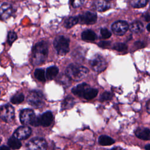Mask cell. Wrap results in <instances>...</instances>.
I'll return each mask as SVG.
<instances>
[{
    "instance_id": "6da1fadb",
    "label": "cell",
    "mask_w": 150,
    "mask_h": 150,
    "mask_svg": "<svg viewBox=\"0 0 150 150\" xmlns=\"http://www.w3.org/2000/svg\"><path fill=\"white\" fill-rule=\"evenodd\" d=\"M48 46L46 42L42 41L36 43L32 48V63L34 66L43 63L47 59Z\"/></svg>"
},
{
    "instance_id": "7a4b0ae2",
    "label": "cell",
    "mask_w": 150,
    "mask_h": 150,
    "mask_svg": "<svg viewBox=\"0 0 150 150\" xmlns=\"http://www.w3.org/2000/svg\"><path fill=\"white\" fill-rule=\"evenodd\" d=\"M88 73L86 67L78 64H70L66 69V75L75 81H79L84 78Z\"/></svg>"
},
{
    "instance_id": "3957f363",
    "label": "cell",
    "mask_w": 150,
    "mask_h": 150,
    "mask_svg": "<svg viewBox=\"0 0 150 150\" xmlns=\"http://www.w3.org/2000/svg\"><path fill=\"white\" fill-rule=\"evenodd\" d=\"M53 45L59 54L64 55L69 51V39L64 36H57L54 40Z\"/></svg>"
},
{
    "instance_id": "277c9868",
    "label": "cell",
    "mask_w": 150,
    "mask_h": 150,
    "mask_svg": "<svg viewBox=\"0 0 150 150\" xmlns=\"http://www.w3.org/2000/svg\"><path fill=\"white\" fill-rule=\"evenodd\" d=\"M28 103L35 108H39L44 103V97L42 93L38 90L31 91L28 96Z\"/></svg>"
},
{
    "instance_id": "5b68a950",
    "label": "cell",
    "mask_w": 150,
    "mask_h": 150,
    "mask_svg": "<svg viewBox=\"0 0 150 150\" xmlns=\"http://www.w3.org/2000/svg\"><path fill=\"white\" fill-rule=\"evenodd\" d=\"M90 65L94 71L96 72H101L106 69L107 63L103 56L99 54H96L90 60Z\"/></svg>"
},
{
    "instance_id": "8992f818",
    "label": "cell",
    "mask_w": 150,
    "mask_h": 150,
    "mask_svg": "<svg viewBox=\"0 0 150 150\" xmlns=\"http://www.w3.org/2000/svg\"><path fill=\"white\" fill-rule=\"evenodd\" d=\"M53 120V116L50 111H46L41 115H39L35 118L32 125L37 127L42 125L43 127L49 126Z\"/></svg>"
},
{
    "instance_id": "52a82bcc",
    "label": "cell",
    "mask_w": 150,
    "mask_h": 150,
    "mask_svg": "<svg viewBox=\"0 0 150 150\" xmlns=\"http://www.w3.org/2000/svg\"><path fill=\"white\" fill-rule=\"evenodd\" d=\"M14 117V109L12 105L7 104L0 108V118L3 121L9 122L13 120Z\"/></svg>"
},
{
    "instance_id": "ba28073f",
    "label": "cell",
    "mask_w": 150,
    "mask_h": 150,
    "mask_svg": "<svg viewBox=\"0 0 150 150\" xmlns=\"http://www.w3.org/2000/svg\"><path fill=\"white\" fill-rule=\"evenodd\" d=\"M47 143L42 138L32 139L27 144V150H46Z\"/></svg>"
},
{
    "instance_id": "9c48e42d",
    "label": "cell",
    "mask_w": 150,
    "mask_h": 150,
    "mask_svg": "<svg viewBox=\"0 0 150 150\" xmlns=\"http://www.w3.org/2000/svg\"><path fill=\"white\" fill-rule=\"evenodd\" d=\"M36 118L35 112L30 109H25L21 111L20 120L24 125H32Z\"/></svg>"
},
{
    "instance_id": "30bf717a",
    "label": "cell",
    "mask_w": 150,
    "mask_h": 150,
    "mask_svg": "<svg viewBox=\"0 0 150 150\" xmlns=\"http://www.w3.org/2000/svg\"><path fill=\"white\" fill-rule=\"evenodd\" d=\"M79 22L82 24L91 25L96 23L97 15L91 12H86L81 14L79 17Z\"/></svg>"
},
{
    "instance_id": "8fae6325",
    "label": "cell",
    "mask_w": 150,
    "mask_h": 150,
    "mask_svg": "<svg viewBox=\"0 0 150 150\" xmlns=\"http://www.w3.org/2000/svg\"><path fill=\"white\" fill-rule=\"evenodd\" d=\"M128 25L127 22L122 21H117L112 24L111 29L114 34L118 36L123 35L128 30Z\"/></svg>"
},
{
    "instance_id": "7c38bea8",
    "label": "cell",
    "mask_w": 150,
    "mask_h": 150,
    "mask_svg": "<svg viewBox=\"0 0 150 150\" xmlns=\"http://www.w3.org/2000/svg\"><path fill=\"white\" fill-rule=\"evenodd\" d=\"M13 6L9 3H4L0 6V19L5 21L8 19L13 12Z\"/></svg>"
},
{
    "instance_id": "4fadbf2b",
    "label": "cell",
    "mask_w": 150,
    "mask_h": 150,
    "mask_svg": "<svg viewBox=\"0 0 150 150\" xmlns=\"http://www.w3.org/2000/svg\"><path fill=\"white\" fill-rule=\"evenodd\" d=\"M31 129L29 127L23 126L18 128L14 132L13 137L19 140L27 139L31 134Z\"/></svg>"
},
{
    "instance_id": "5bb4252c",
    "label": "cell",
    "mask_w": 150,
    "mask_h": 150,
    "mask_svg": "<svg viewBox=\"0 0 150 150\" xmlns=\"http://www.w3.org/2000/svg\"><path fill=\"white\" fill-rule=\"evenodd\" d=\"M90 88V86L86 83L80 84L76 86H75L71 90L72 93L79 97H83L86 93V91Z\"/></svg>"
},
{
    "instance_id": "9a60e30c",
    "label": "cell",
    "mask_w": 150,
    "mask_h": 150,
    "mask_svg": "<svg viewBox=\"0 0 150 150\" xmlns=\"http://www.w3.org/2000/svg\"><path fill=\"white\" fill-rule=\"evenodd\" d=\"M135 134L136 136L142 140H149L150 139V129L144 127H141L138 128Z\"/></svg>"
},
{
    "instance_id": "2e32d148",
    "label": "cell",
    "mask_w": 150,
    "mask_h": 150,
    "mask_svg": "<svg viewBox=\"0 0 150 150\" xmlns=\"http://www.w3.org/2000/svg\"><path fill=\"white\" fill-rule=\"evenodd\" d=\"M98 141L99 144L102 146L110 145L113 144L115 142V141L112 138L105 135H100L98 138Z\"/></svg>"
},
{
    "instance_id": "e0dca14e",
    "label": "cell",
    "mask_w": 150,
    "mask_h": 150,
    "mask_svg": "<svg viewBox=\"0 0 150 150\" xmlns=\"http://www.w3.org/2000/svg\"><path fill=\"white\" fill-rule=\"evenodd\" d=\"M110 8V4L105 0H98L96 3V8L100 12L107 11Z\"/></svg>"
},
{
    "instance_id": "ac0fdd59",
    "label": "cell",
    "mask_w": 150,
    "mask_h": 150,
    "mask_svg": "<svg viewBox=\"0 0 150 150\" xmlns=\"http://www.w3.org/2000/svg\"><path fill=\"white\" fill-rule=\"evenodd\" d=\"M58 73L59 69L56 66H50L46 70V78L48 80H52L57 75Z\"/></svg>"
},
{
    "instance_id": "d6986e66",
    "label": "cell",
    "mask_w": 150,
    "mask_h": 150,
    "mask_svg": "<svg viewBox=\"0 0 150 150\" xmlns=\"http://www.w3.org/2000/svg\"><path fill=\"white\" fill-rule=\"evenodd\" d=\"M129 29L132 32H134L135 33H138L141 32L143 30L144 26L141 22L136 21V22L132 23L129 25Z\"/></svg>"
},
{
    "instance_id": "ffe728a7",
    "label": "cell",
    "mask_w": 150,
    "mask_h": 150,
    "mask_svg": "<svg viewBox=\"0 0 150 150\" xmlns=\"http://www.w3.org/2000/svg\"><path fill=\"white\" fill-rule=\"evenodd\" d=\"M81 38L86 41H93L96 38V35L93 30H87L82 33Z\"/></svg>"
},
{
    "instance_id": "44dd1931",
    "label": "cell",
    "mask_w": 150,
    "mask_h": 150,
    "mask_svg": "<svg viewBox=\"0 0 150 150\" xmlns=\"http://www.w3.org/2000/svg\"><path fill=\"white\" fill-rule=\"evenodd\" d=\"M8 145L11 149H18L21 148V142L18 139L16 138L15 137L13 136L8 139Z\"/></svg>"
},
{
    "instance_id": "7402d4cb",
    "label": "cell",
    "mask_w": 150,
    "mask_h": 150,
    "mask_svg": "<svg viewBox=\"0 0 150 150\" xmlns=\"http://www.w3.org/2000/svg\"><path fill=\"white\" fill-rule=\"evenodd\" d=\"M78 22L79 18L77 16H71L65 21L64 25L66 28H70L77 24Z\"/></svg>"
},
{
    "instance_id": "603a6c76",
    "label": "cell",
    "mask_w": 150,
    "mask_h": 150,
    "mask_svg": "<svg viewBox=\"0 0 150 150\" xmlns=\"http://www.w3.org/2000/svg\"><path fill=\"white\" fill-rule=\"evenodd\" d=\"M74 103V100L73 97L69 96L67 97L62 103V108L63 109H68L72 107Z\"/></svg>"
},
{
    "instance_id": "cb8c5ba5",
    "label": "cell",
    "mask_w": 150,
    "mask_h": 150,
    "mask_svg": "<svg viewBox=\"0 0 150 150\" xmlns=\"http://www.w3.org/2000/svg\"><path fill=\"white\" fill-rule=\"evenodd\" d=\"M35 77L39 81L44 82L46 81V76L45 73V71L42 69H37L35 70L34 73Z\"/></svg>"
},
{
    "instance_id": "d4e9b609",
    "label": "cell",
    "mask_w": 150,
    "mask_h": 150,
    "mask_svg": "<svg viewBox=\"0 0 150 150\" xmlns=\"http://www.w3.org/2000/svg\"><path fill=\"white\" fill-rule=\"evenodd\" d=\"M98 94V90L96 88H90L85 93V94L83 96V98H84L86 100H91L94 98Z\"/></svg>"
},
{
    "instance_id": "484cf974",
    "label": "cell",
    "mask_w": 150,
    "mask_h": 150,
    "mask_svg": "<svg viewBox=\"0 0 150 150\" xmlns=\"http://www.w3.org/2000/svg\"><path fill=\"white\" fill-rule=\"evenodd\" d=\"M148 2V0H131L130 4L134 8H142L145 6Z\"/></svg>"
},
{
    "instance_id": "4316f807",
    "label": "cell",
    "mask_w": 150,
    "mask_h": 150,
    "mask_svg": "<svg viewBox=\"0 0 150 150\" xmlns=\"http://www.w3.org/2000/svg\"><path fill=\"white\" fill-rule=\"evenodd\" d=\"M24 100V96L22 93H18L11 98V101L13 104H19Z\"/></svg>"
},
{
    "instance_id": "83f0119b",
    "label": "cell",
    "mask_w": 150,
    "mask_h": 150,
    "mask_svg": "<svg viewBox=\"0 0 150 150\" xmlns=\"http://www.w3.org/2000/svg\"><path fill=\"white\" fill-rule=\"evenodd\" d=\"M17 38V35L16 34V33L13 31H11L8 33V43L9 45H11L13 42L15 41V40Z\"/></svg>"
},
{
    "instance_id": "f1b7e54d",
    "label": "cell",
    "mask_w": 150,
    "mask_h": 150,
    "mask_svg": "<svg viewBox=\"0 0 150 150\" xmlns=\"http://www.w3.org/2000/svg\"><path fill=\"white\" fill-rule=\"evenodd\" d=\"M113 49L115 50L118 51V52H123V51L127 49V46L124 43H115L114 45Z\"/></svg>"
},
{
    "instance_id": "f546056e",
    "label": "cell",
    "mask_w": 150,
    "mask_h": 150,
    "mask_svg": "<svg viewBox=\"0 0 150 150\" xmlns=\"http://www.w3.org/2000/svg\"><path fill=\"white\" fill-rule=\"evenodd\" d=\"M101 35L103 39H108L111 36V33L107 29L103 28L100 30Z\"/></svg>"
},
{
    "instance_id": "4dcf8cb0",
    "label": "cell",
    "mask_w": 150,
    "mask_h": 150,
    "mask_svg": "<svg viewBox=\"0 0 150 150\" xmlns=\"http://www.w3.org/2000/svg\"><path fill=\"white\" fill-rule=\"evenodd\" d=\"M112 95L111 93L105 91L101 95L100 97V100L101 101H106V100H110L112 98Z\"/></svg>"
},
{
    "instance_id": "1f68e13d",
    "label": "cell",
    "mask_w": 150,
    "mask_h": 150,
    "mask_svg": "<svg viewBox=\"0 0 150 150\" xmlns=\"http://www.w3.org/2000/svg\"><path fill=\"white\" fill-rule=\"evenodd\" d=\"M70 1L74 8H78L83 4L84 0H70Z\"/></svg>"
},
{
    "instance_id": "d6a6232c",
    "label": "cell",
    "mask_w": 150,
    "mask_h": 150,
    "mask_svg": "<svg viewBox=\"0 0 150 150\" xmlns=\"http://www.w3.org/2000/svg\"><path fill=\"white\" fill-rule=\"evenodd\" d=\"M109 45H110V42L107 41H101L98 43V46L103 48L107 47Z\"/></svg>"
},
{
    "instance_id": "836d02e7",
    "label": "cell",
    "mask_w": 150,
    "mask_h": 150,
    "mask_svg": "<svg viewBox=\"0 0 150 150\" xmlns=\"http://www.w3.org/2000/svg\"><path fill=\"white\" fill-rule=\"evenodd\" d=\"M143 17H144V19H145L146 21H147V22H148V21H150V14H149V13H146L144 14V16H143Z\"/></svg>"
},
{
    "instance_id": "e575fe53",
    "label": "cell",
    "mask_w": 150,
    "mask_h": 150,
    "mask_svg": "<svg viewBox=\"0 0 150 150\" xmlns=\"http://www.w3.org/2000/svg\"><path fill=\"white\" fill-rule=\"evenodd\" d=\"M0 150H11V149L9 147L6 145H2L0 147Z\"/></svg>"
},
{
    "instance_id": "d590c367",
    "label": "cell",
    "mask_w": 150,
    "mask_h": 150,
    "mask_svg": "<svg viewBox=\"0 0 150 150\" xmlns=\"http://www.w3.org/2000/svg\"><path fill=\"white\" fill-rule=\"evenodd\" d=\"M146 109L148 112L150 114V100H149L146 103Z\"/></svg>"
},
{
    "instance_id": "8d00e7d4",
    "label": "cell",
    "mask_w": 150,
    "mask_h": 150,
    "mask_svg": "<svg viewBox=\"0 0 150 150\" xmlns=\"http://www.w3.org/2000/svg\"><path fill=\"white\" fill-rule=\"evenodd\" d=\"M110 150H124V149L121 147H115V148H113Z\"/></svg>"
},
{
    "instance_id": "74e56055",
    "label": "cell",
    "mask_w": 150,
    "mask_h": 150,
    "mask_svg": "<svg viewBox=\"0 0 150 150\" xmlns=\"http://www.w3.org/2000/svg\"><path fill=\"white\" fill-rule=\"evenodd\" d=\"M145 148V149H146V150H150V144L146 145Z\"/></svg>"
},
{
    "instance_id": "f35d334b",
    "label": "cell",
    "mask_w": 150,
    "mask_h": 150,
    "mask_svg": "<svg viewBox=\"0 0 150 150\" xmlns=\"http://www.w3.org/2000/svg\"><path fill=\"white\" fill-rule=\"evenodd\" d=\"M146 29H147V30H148L149 32H150V23H149V24H148V25H147Z\"/></svg>"
},
{
    "instance_id": "ab89813d",
    "label": "cell",
    "mask_w": 150,
    "mask_h": 150,
    "mask_svg": "<svg viewBox=\"0 0 150 150\" xmlns=\"http://www.w3.org/2000/svg\"><path fill=\"white\" fill-rule=\"evenodd\" d=\"M105 1H110V0H105Z\"/></svg>"
},
{
    "instance_id": "60d3db41",
    "label": "cell",
    "mask_w": 150,
    "mask_h": 150,
    "mask_svg": "<svg viewBox=\"0 0 150 150\" xmlns=\"http://www.w3.org/2000/svg\"><path fill=\"white\" fill-rule=\"evenodd\" d=\"M1 139H0V143H1Z\"/></svg>"
}]
</instances>
